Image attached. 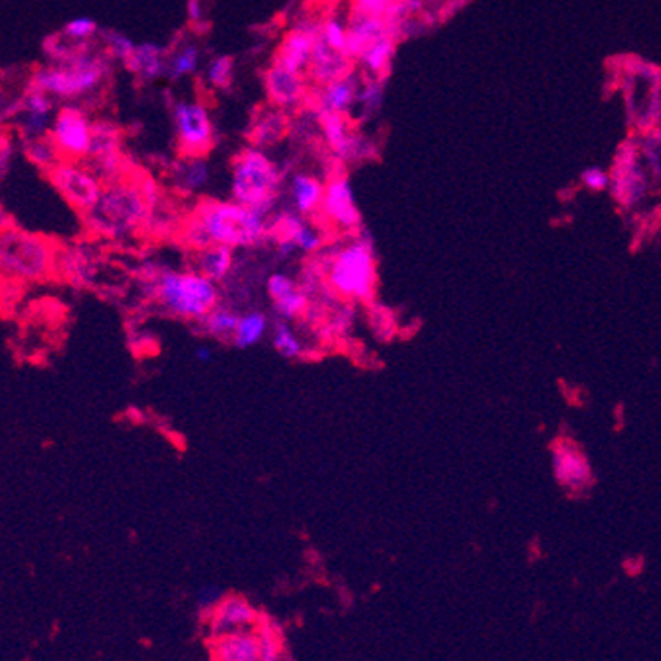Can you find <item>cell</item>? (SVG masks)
I'll use <instances>...</instances> for the list:
<instances>
[{"label":"cell","mask_w":661,"mask_h":661,"mask_svg":"<svg viewBox=\"0 0 661 661\" xmlns=\"http://www.w3.org/2000/svg\"><path fill=\"white\" fill-rule=\"evenodd\" d=\"M272 217L232 198H205L185 217L177 238L190 252L208 246L250 250L269 242Z\"/></svg>","instance_id":"1"},{"label":"cell","mask_w":661,"mask_h":661,"mask_svg":"<svg viewBox=\"0 0 661 661\" xmlns=\"http://www.w3.org/2000/svg\"><path fill=\"white\" fill-rule=\"evenodd\" d=\"M319 257L326 287L346 304H371L378 284L375 240L368 230H361L345 242L326 247Z\"/></svg>","instance_id":"2"},{"label":"cell","mask_w":661,"mask_h":661,"mask_svg":"<svg viewBox=\"0 0 661 661\" xmlns=\"http://www.w3.org/2000/svg\"><path fill=\"white\" fill-rule=\"evenodd\" d=\"M148 297L167 316L190 323H202L214 307L222 304V294L217 282L202 276L197 269H170L151 267L145 274Z\"/></svg>","instance_id":"3"},{"label":"cell","mask_w":661,"mask_h":661,"mask_svg":"<svg viewBox=\"0 0 661 661\" xmlns=\"http://www.w3.org/2000/svg\"><path fill=\"white\" fill-rule=\"evenodd\" d=\"M614 89L623 93L628 125L642 135L661 123V66L652 59L623 54L610 59Z\"/></svg>","instance_id":"4"},{"label":"cell","mask_w":661,"mask_h":661,"mask_svg":"<svg viewBox=\"0 0 661 661\" xmlns=\"http://www.w3.org/2000/svg\"><path fill=\"white\" fill-rule=\"evenodd\" d=\"M148 217V205L137 178H119L106 185L98 205L81 220L91 236L111 242H123L143 232Z\"/></svg>","instance_id":"5"},{"label":"cell","mask_w":661,"mask_h":661,"mask_svg":"<svg viewBox=\"0 0 661 661\" xmlns=\"http://www.w3.org/2000/svg\"><path fill=\"white\" fill-rule=\"evenodd\" d=\"M284 173L266 148H240L230 168V198L240 205L274 214L282 198Z\"/></svg>","instance_id":"6"},{"label":"cell","mask_w":661,"mask_h":661,"mask_svg":"<svg viewBox=\"0 0 661 661\" xmlns=\"http://www.w3.org/2000/svg\"><path fill=\"white\" fill-rule=\"evenodd\" d=\"M111 74L109 54L89 46L78 58L66 64H48L36 69L30 78V86L48 93L52 99L74 101L91 98L103 88Z\"/></svg>","instance_id":"7"},{"label":"cell","mask_w":661,"mask_h":661,"mask_svg":"<svg viewBox=\"0 0 661 661\" xmlns=\"http://www.w3.org/2000/svg\"><path fill=\"white\" fill-rule=\"evenodd\" d=\"M0 264L4 276L14 282H38L48 277L58 264V252L48 240L20 228H4L0 242Z\"/></svg>","instance_id":"8"},{"label":"cell","mask_w":661,"mask_h":661,"mask_svg":"<svg viewBox=\"0 0 661 661\" xmlns=\"http://www.w3.org/2000/svg\"><path fill=\"white\" fill-rule=\"evenodd\" d=\"M650 170L646 167L640 139L628 137L616 148L610 168V188L616 202L624 208L642 207L650 192Z\"/></svg>","instance_id":"9"},{"label":"cell","mask_w":661,"mask_h":661,"mask_svg":"<svg viewBox=\"0 0 661 661\" xmlns=\"http://www.w3.org/2000/svg\"><path fill=\"white\" fill-rule=\"evenodd\" d=\"M170 115L178 157H207L217 145V128L207 106L200 101H177Z\"/></svg>","instance_id":"10"},{"label":"cell","mask_w":661,"mask_h":661,"mask_svg":"<svg viewBox=\"0 0 661 661\" xmlns=\"http://www.w3.org/2000/svg\"><path fill=\"white\" fill-rule=\"evenodd\" d=\"M309 220L311 218L301 217L291 208L274 212L272 228H269V244L276 246L279 256H291L296 252L317 256L326 250V230Z\"/></svg>","instance_id":"11"},{"label":"cell","mask_w":661,"mask_h":661,"mask_svg":"<svg viewBox=\"0 0 661 661\" xmlns=\"http://www.w3.org/2000/svg\"><path fill=\"white\" fill-rule=\"evenodd\" d=\"M313 113L317 118L319 137L326 143V147L337 163L349 165L365 158H375V143L356 131L355 123L349 115L321 113V111H313Z\"/></svg>","instance_id":"12"},{"label":"cell","mask_w":661,"mask_h":661,"mask_svg":"<svg viewBox=\"0 0 661 661\" xmlns=\"http://www.w3.org/2000/svg\"><path fill=\"white\" fill-rule=\"evenodd\" d=\"M48 178L52 187L58 190L59 197L64 198L69 207L76 208L81 217L98 205L106 190V183L88 163L62 161L49 170Z\"/></svg>","instance_id":"13"},{"label":"cell","mask_w":661,"mask_h":661,"mask_svg":"<svg viewBox=\"0 0 661 661\" xmlns=\"http://www.w3.org/2000/svg\"><path fill=\"white\" fill-rule=\"evenodd\" d=\"M93 123L96 121L89 118L88 111L79 106L66 103L56 111L48 135L58 148L62 161H88L93 141Z\"/></svg>","instance_id":"14"},{"label":"cell","mask_w":661,"mask_h":661,"mask_svg":"<svg viewBox=\"0 0 661 661\" xmlns=\"http://www.w3.org/2000/svg\"><path fill=\"white\" fill-rule=\"evenodd\" d=\"M321 222L343 236H353L363 230V214L356 205L351 178L337 170L326 180V197L319 217Z\"/></svg>","instance_id":"15"},{"label":"cell","mask_w":661,"mask_h":661,"mask_svg":"<svg viewBox=\"0 0 661 661\" xmlns=\"http://www.w3.org/2000/svg\"><path fill=\"white\" fill-rule=\"evenodd\" d=\"M54 115V99L30 84L20 98L2 109V119L12 121L22 141L48 135Z\"/></svg>","instance_id":"16"},{"label":"cell","mask_w":661,"mask_h":661,"mask_svg":"<svg viewBox=\"0 0 661 661\" xmlns=\"http://www.w3.org/2000/svg\"><path fill=\"white\" fill-rule=\"evenodd\" d=\"M89 167L98 173V177L109 185L119 178H125V157H123V137L121 129L108 119H99L93 123V141L89 151Z\"/></svg>","instance_id":"17"},{"label":"cell","mask_w":661,"mask_h":661,"mask_svg":"<svg viewBox=\"0 0 661 661\" xmlns=\"http://www.w3.org/2000/svg\"><path fill=\"white\" fill-rule=\"evenodd\" d=\"M311 81L307 74L291 71L272 62L264 71V89H266L267 103L284 109V111H299L307 108Z\"/></svg>","instance_id":"18"},{"label":"cell","mask_w":661,"mask_h":661,"mask_svg":"<svg viewBox=\"0 0 661 661\" xmlns=\"http://www.w3.org/2000/svg\"><path fill=\"white\" fill-rule=\"evenodd\" d=\"M319 32H321V20H313L311 16L297 20L296 24L287 30L272 62L291 71L307 74L319 42Z\"/></svg>","instance_id":"19"},{"label":"cell","mask_w":661,"mask_h":661,"mask_svg":"<svg viewBox=\"0 0 661 661\" xmlns=\"http://www.w3.org/2000/svg\"><path fill=\"white\" fill-rule=\"evenodd\" d=\"M361 79L356 71L349 74L345 78L335 79L327 86H313L309 93L307 108L321 113H337V115H349L356 109L359 101V89H361Z\"/></svg>","instance_id":"20"},{"label":"cell","mask_w":661,"mask_h":661,"mask_svg":"<svg viewBox=\"0 0 661 661\" xmlns=\"http://www.w3.org/2000/svg\"><path fill=\"white\" fill-rule=\"evenodd\" d=\"M553 474L569 492H584L593 484V467L576 445L559 444L553 450Z\"/></svg>","instance_id":"21"},{"label":"cell","mask_w":661,"mask_h":661,"mask_svg":"<svg viewBox=\"0 0 661 661\" xmlns=\"http://www.w3.org/2000/svg\"><path fill=\"white\" fill-rule=\"evenodd\" d=\"M257 618H260V613L247 603L246 598L236 596V594H228L220 601L212 618L208 620V628H210L212 640H220L228 634L238 632L247 626H256Z\"/></svg>","instance_id":"22"},{"label":"cell","mask_w":661,"mask_h":661,"mask_svg":"<svg viewBox=\"0 0 661 661\" xmlns=\"http://www.w3.org/2000/svg\"><path fill=\"white\" fill-rule=\"evenodd\" d=\"M323 197H326V180H321L313 173L296 170L289 177L287 200H289V208L296 210L297 214L306 218L319 217Z\"/></svg>","instance_id":"23"},{"label":"cell","mask_w":661,"mask_h":661,"mask_svg":"<svg viewBox=\"0 0 661 661\" xmlns=\"http://www.w3.org/2000/svg\"><path fill=\"white\" fill-rule=\"evenodd\" d=\"M291 133V118L284 109L269 106L260 109L247 129L250 145L257 148L276 147Z\"/></svg>","instance_id":"24"},{"label":"cell","mask_w":661,"mask_h":661,"mask_svg":"<svg viewBox=\"0 0 661 661\" xmlns=\"http://www.w3.org/2000/svg\"><path fill=\"white\" fill-rule=\"evenodd\" d=\"M355 62L349 58L343 52L329 48L321 40L317 42L316 52L311 66L307 69V78L311 86H327L335 79L345 78L349 74L355 71Z\"/></svg>","instance_id":"25"},{"label":"cell","mask_w":661,"mask_h":661,"mask_svg":"<svg viewBox=\"0 0 661 661\" xmlns=\"http://www.w3.org/2000/svg\"><path fill=\"white\" fill-rule=\"evenodd\" d=\"M170 187L183 197H195L210 180L207 157H178L170 165Z\"/></svg>","instance_id":"26"},{"label":"cell","mask_w":661,"mask_h":661,"mask_svg":"<svg viewBox=\"0 0 661 661\" xmlns=\"http://www.w3.org/2000/svg\"><path fill=\"white\" fill-rule=\"evenodd\" d=\"M388 34H393L388 20L351 12L346 56L356 62V58L363 54V49L368 48L376 40L385 38Z\"/></svg>","instance_id":"27"},{"label":"cell","mask_w":661,"mask_h":661,"mask_svg":"<svg viewBox=\"0 0 661 661\" xmlns=\"http://www.w3.org/2000/svg\"><path fill=\"white\" fill-rule=\"evenodd\" d=\"M236 266V250L227 246H208L192 252V269L208 279L222 284Z\"/></svg>","instance_id":"28"},{"label":"cell","mask_w":661,"mask_h":661,"mask_svg":"<svg viewBox=\"0 0 661 661\" xmlns=\"http://www.w3.org/2000/svg\"><path fill=\"white\" fill-rule=\"evenodd\" d=\"M214 658L218 661H260L262 646L257 632L250 628H242L238 632L214 640Z\"/></svg>","instance_id":"29"},{"label":"cell","mask_w":661,"mask_h":661,"mask_svg":"<svg viewBox=\"0 0 661 661\" xmlns=\"http://www.w3.org/2000/svg\"><path fill=\"white\" fill-rule=\"evenodd\" d=\"M167 49L158 46L155 42H143V44H137V48L129 58L125 68L133 76H137L141 81H155V79L167 76Z\"/></svg>","instance_id":"30"},{"label":"cell","mask_w":661,"mask_h":661,"mask_svg":"<svg viewBox=\"0 0 661 661\" xmlns=\"http://www.w3.org/2000/svg\"><path fill=\"white\" fill-rule=\"evenodd\" d=\"M396 48H398V40L393 34H388L385 38L376 40L368 48L363 49V54L356 58L355 64L365 76L388 79L393 71Z\"/></svg>","instance_id":"31"},{"label":"cell","mask_w":661,"mask_h":661,"mask_svg":"<svg viewBox=\"0 0 661 661\" xmlns=\"http://www.w3.org/2000/svg\"><path fill=\"white\" fill-rule=\"evenodd\" d=\"M272 327L274 323L266 311H262V309L242 311L232 345H236L238 349L260 345L266 339L267 333H272Z\"/></svg>","instance_id":"32"},{"label":"cell","mask_w":661,"mask_h":661,"mask_svg":"<svg viewBox=\"0 0 661 661\" xmlns=\"http://www.w3.org/2000/svg\"><path fill=\"white\" fill-rule=\"evenodd\" d=\"M183 222H185V218L178 214L177 208L168 205L167 197H165L158 205L148 208L147 222H145L143 232L153 238L178 236Z\"/></svg>","instance_id":"33"},{"label":"cell","mask_w":661,"mask_h":661,"mask_svg":"<svg viewBox=\"0 0 661 661\" xmlns=\"http://www.w3.org/2000/svg\"><path fill=\"white\" fill-rule=\"evenodd\" d=\"M257 638L262 646V658L260 661H284L286 648H284V626L277 623L274 616L260 613L256 623Z\"/></svg>","instance_id":"34"},{"label":"cell","mask_w":661,"mask_h":661,"mask_svg":"<svg viewBox=\"0 0 661 661\" xmlns=\"http://www.w3.org/2000/svg\"><path fill=\"white\" fill-rule=\"evenodd\" d=\"M240 316H242V311H238L236 307L220 304L198 326L202 327L205 335L218 339V341H224V343H232Z\"/></svg>","instance_id":"35"},{"label":"cell","mask_w":661,"mask_h":661,"mask_svg":"<svg viewBox=\"0 0 661 661\" xmlns=\"http://www.w3.org/2000/svg\"><path fill=\"white\" fill-rule=\"evenodd\" d=\"M56 267L62 269V274L71 279L74 284H91V279L96 276V264L93 257L89 256L86 250L71 247L66 252H58V264Z\"/></svg>","instance_id":"36"},{"label":"cell","mask_w":661,"mask_h":661,"mask_svg":"<svg viewBox=\"0 0 661 661\" xmlns=\"http://www.w3.org/2000/svg\"><path fill=\"white\" fill-rule=\"evenodd\" d=\"M272 307H274L277 319L294 323L297 319L307 316V311L311 309V296L307 294L306 287L299 284L296 289H291L286 296L272 301Z\"/></svg>","instance_id":"37"},{"label":"cell","mask_w":661,"mask_h":661,"mask_svg":"<svg viewBox=\"0 0 661 661\" xmlns=\"http://www.w3.org/2000/svg\"><path fill=\"white\" fill-rule=\"evenodd\" d=\"M272 345L276 349L277 355L289 359V361L301 359L306 353V345H304L301 337L297 335L291 323L282 321V319H276L272 327Z\"/></svg>","instance_id":"38"},{"label":"cell","mask_w":661,"mask_h":661,"mask_svg":"<svg viewBox=\"0 0 661 661\" xmlns=\"http://www.w3.org/2000/svg\"><path fill=\"white\" fill-rule=\"evenodd\" d=\"M385 78H371L363 74L361 79V89H359V101H356V108L361 111V119H368L376 115L381 108H383V101H385Z\"/></svg>","instance_id":"39"},{"label":"cell","mask_w":661,"mask_h":661,"mask_svg":"<svg viewBox=\"0 0 661 661\" xmlns=\"http://www.w3.org/2000/svg\"><path fill=\"white\" fill-rule=\"evenodd\" d=\"M24 143V155L29 158L32 165H36L40 170L49 173L52 168L56 167L58 163H62L59 157L58 148L52 143L49 135L44 137L30 139V141H22Z\"/></svg>","instance_id":"40"},{"label":"cell","mask_w":661,"mask_h":661,"mask_svg":"<svg viewBox=\"0 0 661 661\" xmlns=\"http://www.w3.org/2000/svg\"><path fill=\"white\" fill-rule=\"evenodd\" d=\"M200 66V48L195 44H185L168 54L167 78L180 79L197 74Z\"/></svg>","instance_id":"41"},{"label":"cell","mask_w":661,"mask_h":661,"mask_svg":"<svg viewBox=\"0 0 661 661\" xmlns=\"http://www.w3.org/2000/svg\"><path fill=\"white\" fill-rule=\"evenodd\" d=\"M319 40L327 44L329 48L337 49L346 54V44H349V19H343L339 14H329L321 20V32Z\"/></svg>","instance_id":"42"},{"label":"cell","mask_w":661,"mask_h":661,"mask_svg":"<svg viewBox=\"0 0 661 661\" xmlns=\"http://www.w3.org/2000/svg\"><path fill=\"white\" fill-rule=\"evenodd\" d=\"M234 74H236V59L228 54H220L208 62L205 79L210 88L228 89L234 81Z\"/></svg>","instance_id":"43"},{"label":"cell","mask_w":661,"mask_h":661,"mask_svg":"<svg viewBox=\"0 0 661 661\" xmlns=\"http://www.w3.org/2000/svg\"><path fill=\"white\" fill-rule=\"evenodd\" d=\"M640 139V148H642L646 167L650 170V177L661 183V123L658 128L646 131Z\"/></svg>","instance_id":"44"},{"label":"cell","mask_w":661,"mask_h":661,"mask_svg":"<svg viewBox=\"0 0 661 661\" xmlns=\"http://www.w3.org/2000/svg\"><path fill=\"white\" fill-rule=\"evenodd\" d=\"M99 40L103 42V48H106V54H109V58L119 59L123 64H128L129 58L137 48V44L133 40L118 30H101Z\"/></svg>","instance_id":"45"},{"label":"cell","mask_w":661,"mask_h":661,"mask_svg":"<svg viewBox=\"0 0 661 661\" xmlns=\"http://www.w3.org/2000/svg\"><path fill=\"white\" fill-rule=\"evenodd\" d=\"M62 32L68 36V38L76 40L79 44H91V40L98 38L101 34L98 22L89 16H78V19H71L64 24Z\"/></svg>","instance_id":"46"},{"label":"cell","mask_w":661,"mask_h":661,"mask_svg":"<svg viewBox=\"0 0 661 661\" xmlns=\"http://www.w3.org/2000/svg\"><path fill=\"white\" fill-rule=\"evenodd\" d=\"M430 0H396L395 7L390 10V14L386 16L390 26H398L406 20L418 19L428 10Z\"/></svg>","instance_id":"47"},{"label":"cell","mask_w":661,"mask_h":661,"mask_svg":"<svg viewBox=\"0 0 661 661\" xmlns=\"http://www.w3.org/2000/svg\"><path fill=\"white\" fill-rule=\"evenodd\" d=\"M349 4H351V12L356 14L386 19L395 7L396 0H349Z\"/></svg>","instance_id":"48"},{"label":"cell","mask_w":661,"mask_h":661,"mask_svg":"<svg viewBox=\"0 0 661 661\" xmlns=\"http://www.w3.org/2000/svg\"><path fill=\"white\" fill-rule=\"evenodd\" d=\"M222 598H224V594L218 593L217 588H212V586L205 588V591L200 593V596H198V616H200L202 620H210Z\"/></svg>","instance_id":"49"},{"label":"cell","mask_w":661,"mask_h":661,"mask_svg":"<svg viewBox=\"0 0 661 661\" xmlns=\"http://www.w3.org/2000/svg\"><path fill=\"white\" fill-rule=\"evenodd\" d=\"M581 180L586 188L591 190H604V188L610 187V173L604 170L603 167H588L584 168Z\"/></svg>","instance_id":"50"},{"label":"cell","mask_w":661,"mask_h":661,"mask_svg":"<svg viewBox=\"0 0 661 661\" xmlns=\"http://www.w3.org/2000/svg\"><path fill=\"white\" fill-rule=\"evenodd\" d=\"M187 19L195 29H208L207 12L202 0H187Z\"/></svg>","instance_id":"51"},{"label":"cell","mask_w":661,"mask_h":661,"mask_svg":"<svg viewBox=\"0 0 661 661\" xmlns=\"http://www.w3.org/2000/svg\"><path fill=\"white\" fill-rule=\"evenodd\" d=\"M470 4V0H440V19H454L455 14H460L462 10Z\"/></svg>","instance_id":"52"},{"label":"cell","mask_w":661,"mask_h":661,"mask_svg":"<svg viewBox=\"0 0 661 661\" xmlns=\"http://www.w3.org/2000/svg\"><path fill=\"white\" fill-rule=\"evenodd\" d=\"M14 155V143L10 141L9 135H2V143H0V170L2 175L9 173V161Z\"/></svg>","instance_id":"53"},{"label":"cell","mask_w":661,"mask_h":661,"mask_svg":"<svg viewBox=\"0 0 661 661\" xmlns=\"http://www.w3.org/2000/svg\"><path fill=\"white\" fill-rule=\"evenodd\" d=\"M192 356H195V361H197V363H212V359H214V351H212L210 346L200 345L195 349Z\"/></svg>","instance_id":"54"},{"label":"cell","mask_w":661,"mask_h":661,"mask_svg":"<svg viewBox=\"0 0 661 661\" xmlns=\"http://www.w3.org/2000/svg\"><path fill=\"white\" fill-rule=\"evenodd\" d=\"M284 661H294V660H291V656H289V653H286V658H284Z\"/></svg>","instance_id":"55"},{"label":"cell","mask_w":661,"mask_h":661,"mask_svg":"<svg viewBox=\"0 0 661 661\" xmlns=\"http://www.w3.org/2000/svg\"><path fill=\"white\" fill-rule=\"evenodd\" d=\"M210 661H218V660H217V658H212V660H210Z\"/></svg>","instance_id":"56"}]
</instances>
